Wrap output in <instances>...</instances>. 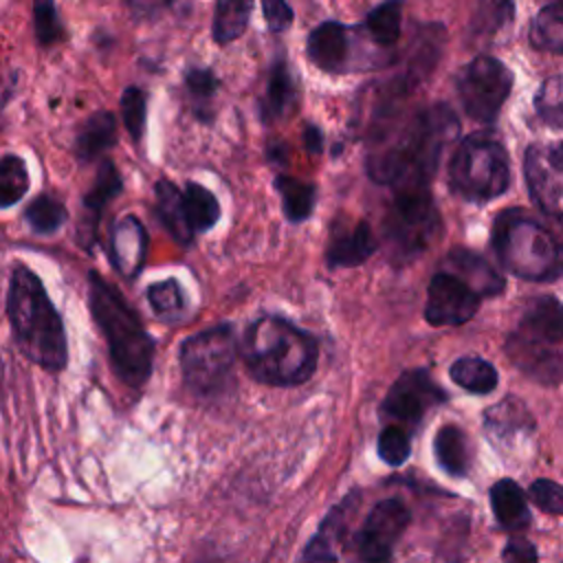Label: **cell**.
I'll use <instances>...</instances> for the list:
<instances>
[{
  "label": "cell",
  "instance_id": "cell-8",
  "mask_svg": "<svg viewBox=\"0 0 563 563\" xmlns=\"http://www.w3.org/2000/svg\"><path fill=\"white\" fill-rule=\"evenodd\" d=\"M451 189L471 200L486 202L501 196L510 183V163L504 145L490 134H471L449 163Z\"/></svg>",
  "mask_w": 563,
  "mask_h": 563
},
{
  "label": "cell",
  "instance_id": "cell-18",
  "mask_svg": "<svg viewBox=\"0 0 563 563\" xmlns=\"http://www.w3.org/2000/svg\"><path fill=\"white\" fill-rule=\"evenodd\" d=\"M378 249V242L367 222L358 220L352 227L334 229L328 242L325 262L330 268L361 266Z\"/></svg>",
  "mask_w": 563,
  "mask_h": 563
},
{
  "label": "cell",
  "instance_id": "cell-20",
  "mask_svg": "<svg viewBox=\"0 0 563 563\" xmlns=\"http://www.w3.org/2000/svg\"><path fill=\"white\" fill-rule=\"evenodd\" d=\"M444 264L449 273L462 277L479 297H493L504 290V277L482 255L468 249H453Z\"/></svg>",
  "mask_w": 563,
  "mask_h": 563
},
{
  "label": "cell",
  "instance_id": "cell-24",
  "mask_svg": "<svg viewBox=\"0 0 563 563\" xmlns=\"http://www.w3.org/2000/svg\"><path fill=\"white\" fill-rule=\"evenodd\" d=\"M114 136H117V121H114L112 112H108V110L95 112L92 117H88L84 121V125L79 128V132L75 136L77 158L84 163L95 161L114 143Z\"/></svg>",
  "mask_w": 563,
  "mask_h": 563
},
{
  "label": "cell",
  "instance_id": "cell-35",
  "mask_svg": "<svg viewBox=\"0 0 563 563\" xmlns=\"http://www.w3.org/2000/svg\"><path fill=\"white\" fill-rule=\"evenodd\" d=\"M26 163L15 154H4L0 161V205L7 209L24 198L29 191Z\"/></svg>",
  "mask_w": 563,
  "mask_h": 563
},
{
  "label": "cell",
  "instance_id": "cell-16",
  "mask_svg": "<svg viewBox=\"0 0 563 563\" xmlns=\"http://www.w3.org/2000/svg\"><path fill=\"white\" fill-rule=\"evenodd\" d=\"M110 262L123 277L132 279L145 264L147 231L136 216H123L117 220L110 233Z\"/></svg>",
  "mask_w": 563,
  "mask_h": 563
},
{
  "label": "cell",
  "instance_id": "cell-44",
  "mask_svg": "<svg viewBox=\"0 0 563 563\" xmlns=\"http://www.w3.org/2000/svg\"><path fill=\"white\" fill-rule=\"evenodd\" d=\"M262 11H264V20L273 33L288 29L295 18L292 9L286 0H262Z\"/></svg>",
  "mask_w": 563,
  "mask_h": 563
},
{
  "label": "cell",
  "instance_id": "cell-12",
  "mask_svg": "<svg viewBox=\"0 0 563 563\" xmlns=\"http://www.w3.org/2000/svg\"><path fill=\"white\" fill-rule=\"evenodd\" d=\"M479 295L457 275L440 271L427 288L424 319L431 325H462L479 308Z\"/></svg>",
  "mask_w": 563,
  "mask_h": 563
},
{
  "label": "cell",
  "instance_id": "cell-6",
  "mask_svg": "<svg viewBox=\"0 0 563 563\" xmlns=\"http://www.w3.org/2000/svg\"><path fill=\"white\" fill-rule=\"evenodd\" d=\"M508 358L532 380L556 385L563 380V303L537 297L523 310L506 339Z\"/></svg>",
  "mask_w": 563,
  "mask_h": 563
},
{
  "label": "cell",
  "instance_id": "cell-42",
  "mask_svg": "<svg viewBox=\"0 0 563 563\" xmlns=\"http://www.w3.org/2000/svg\"><path fill=\"white\" fill-rule=\"evenodd\" d=\"M530 501L548 515H563V484L552 479H534L528 488Z\"/></svg>",
  "mask_w": 563,
  "mask_h": 563
},
{
  "label": "cell",
  "instance_id": "cell-2",
  "mask_svg": "<svg viewBox=\"0 0 563 563\" xmlns=\"http://www.w3.org/2000/svg\"><path fill=\"white\" fill-rule=\"evenodd\" d=\"M7 317L20 352L48 372L66 365V332L42 279L24 264H15L7 290Z\"/></svg>",
  "mask_w": 563,
  "mask_h": 563
},
{
  "label": "cell",
  "instance_id": "cell-13",
  "mask_svg": "<svg viewBox=\"0 0 563 563\" xmlns=\"http://www.w3.org/2000/svg\"><path fill=\"white\" fill-rule=\"evenodd\" d=\"M444 400V389L429 376L427 369H407L387 391L383 400V411L394 420L418 424L431 407Z\"/></svg>",
  "mask_w": 563,
  "mask_h": 563
},
{
  "label": "cell",
  "instance_id": "cell-30",
  "mask_svg": "<svg viewBox=\"0 0 563 563\" xmlns=\"http://www.w3.org/2000/svg\"><path fill=\"white\" fill-rule=\"evenodd\" d=\"M253 0H216L213 9V40L229 44L238 40L251 20Z\"/></svg>",
  "mask_w": 563,
  "mask_h": 563
},
{
  "label": "cell",
  "instance_id": "cell-28",
  "mask_svg": "<svg viewBox=\"0 0 563 563\" xmlns=\"http://www.w3.org/2000/svg\"><path fill=\"white\" fill-rule=\"evenodd\" d=\"M402 26V0H385L374 7L365 22L363 31L376 46H394L400 37Z\"/></svg>",
  "mask_w": 563,
  "mask_h": 563
},
{
  "label": "cell",
  "instance_id": "cell-22",
  "mask_svg": "<svg viewBox=\"0 0 563 563\" xmlns=\"http://www.w3.org/2000/svg\"><path fill=\"white\" fill-rule=\"evenodd\" d=\"M490 508L504 530H523L530 526L526 493L512 479H499L490 488Z\"/></svg>",
  "mask_w": 563,
  "mask_h": 563
},
{
  "label": "cell",
  "instance_id": "cell-46",
  "mask_svg": "<svg viewBox=\"0 0 563 563\" xmlns=\"http://www.w3.org/2000/svg\"><path fill=\"white\" fill-rule=\"evenodd\" d=\"M303 145H306V150L310 154H319L321 152L323 134H321V130L317 125H310V123L303 125Z\"/></svg>",
  "mask_w": 563,
  "mask_h": 563
},
{
  "label": "cell",
  "instance_id": "cell-29",
  "mask_svg": "<svg viewBox=\"0 0 563 563\" xmlns=\"http://www.w3.org/2000/svg\"><path fill=\"white\" fill-rule=\"evenodd\" d=\"M275 189L282 198V207H284V216L290 222H301L306 220L312 209H314V198H317V189L310 183H303L295 176H286L279 174L275 176Z\"/></svg>",
  "mask_w": 563,
  "mask_h": 563
},
{
  "label": "cell",
  "instance_id": "cell-26",
  "mask_svg": "<svg viewBox=\"0 0 563 563\" xmlns=\"http://www.w3.org/2000/svg\"><path fill=\"white\" fill-rule=\"evenodd\" d=\"M435 457L438 464L455 477H462L468 473L471 468V449H468V438L464 435V431L455 424H444L438 433H435Z\"/></svg>",
  "mask_w": 563,
  "mask_h": 563
},
{
  "label": "cell",
  "instance_id": "cell-23",
  "mask_svg": "<svg viewBox=\"0 0 563 563\" xmlns=\"http://www.w3.org/2000/svg\"><path fill=\"white\" fill-rule=\"evenodd\" d=\"M484 424L490 435L504 438V440H510V438L523 435V433H532L537 427L528 407L515 396H508L501 402L493 405L484 413Z\"/></svg>",
  "mask_w": 563,
  "mask_h": 563
},
{
  "label": "cell",
  "instance_id": "cell-17",
  "mask_svg": "<svg viewBox=\"0 0 563 563\" xmlns=\"http://www.w3.org/2000/svg\"><path fill=\"white\" fill-rule=\"evenodd\" d=\"M306 51L317 68L325 73H343L350 57V33L341 22H321L310 31Z\"/></svg>",
  "mask_w": 563,
  "mask_h": 563
},
{
  "label": "cell",
  "instance_id": "cell-32",
  "mask_svg": "<svg viewBox=\"0 0 563 563\" xmlns=\"http://www.w3.org/2000/svg\"><path fill=\"white\" fill-rule=\"evenodd\" d=\"M451 380L455 385H460L462 389L471 391V394H490L497 383H499V376H497V369L479 358V356H462L457 358L451 369Z\"/></svg>",
  "mask_w": 563,
  "mask_h": 563
},
{
  "label": "cell",
  "instance_id": "cell-37",
  "mask_svg": "<svg viewBox=\"0 0 563 563\" xmlns=\"http://www.w3.org/2000/svg\"><path fill=\"white\" fill-rule=\"evenodd\" d=\"M539 119L550 128H563V73L545 79L534 95Z\"/></svg>",
  "mask_w": 563,
  "mask_h": 563
},
{
  "label": "cell",
  "instance_id": "cell-48",
  "mask_svg": "<svg viewBox=\"0 0 563 563\" xmlns=\"http://www.w3.org/2000/svg\"><path fill=\"white\" fill-rule=\"evenodd\" d=\"M561 2H563V0H561Z\"/></svg>",
  "mask_w": 563,
  "mask_h": 563
},
{
  "label": "cell",
  "instance_id": "cell-41",
  "mask_svg": "<svg viewBox=\"0 0 563 563\" xmlns=\"http://www.w3.org/2000/svg\"><path fill=\"white\" fill-rule=\"evenodd\" d=\"M411 444H409V435L405 433V429L396 427V424H387L380 435H378V455L391 464V466H400L407 457H409Z\"/></svg>",
  "mask_w": 563,
  "mask_h": 563
},
{
  "label": "cell",
  "instance_id": "cell-39",
  "mask_svg": "<svg viewBox=\"0 0 563 563\" xmlns=\"http://www.w3.org/2000/svg\"><path fill=\"white\" fill-rule=\"evenodd\" d=\"M185 86L189 90V97L194 101V110L198 114V119L209 121V103L216 95L218 88V79L213 75V70L209 68H189L185 75Z\"/></svg>",
  "mask_w": 563,
  "mask_h": 563
},
{
  "label": "cell",
  "instance_id": "cell-10",
  "mask_svg": "<svg viewBox=\"0 0 563 563\" xmlns=\"http://www.w3.org/2000/svg\"><path fill=\"white\" fill-rule=\"evenodd\" d=\"M455 86L464 112L475 121L490 123L510 95L512 73L497 57L479 55L460 70Z\"/></svg>",
  "mask_w": 563,
  "mask_h": 563
},
{
  "label": "cell",
  "instance_id": "cell-31",
  "mask_svg": "<svg viewBox=\"0 0 563 563\" xmlns=\"http://www.w3.org/2000/svg\"><path fill=\"white\" fill-rule=\"evenodd\" d=\"M530 44L545 53H563V2L545 4L532 20Z\"/></svg>",
  "mask_w": 563,
  "mask_h": 563
},
{
  "label": "cell",
  "instance_id": "cell-7",
  "mask_svg": "<svg viewBox=\"0 0 563 563\" xmlns=\"http://www.w3.org/2000/svg\"><path fill=\"white\" fill-rule=\"evenodd\" d=\"M394 198L385 211L383 238L396 266L409 264L424 253L440 233V213L429 187L391 189Z\"/></svg>",
  "mask_w": 563,
  "mask_h": 563
},
{
  "label": "cell",
  "instance_id": "cell-25",
  "mask_svg": "<svg viewBox=\"0 0 563 563\" xmlns=\"http://www.w3.org/2000/svg\"><path fill=\"white\" fill-rule=\"evenodd\" d=\"M154 194H156V211L161 216V222L169 231V235L180 244H189L194 240V231L187 224L183 189H178L172 180L163 178L156 183Z\"/></svg>",
  "mask_w": 563,
  "mask_h": 563
},
{
  "label": "cell",
  "instance_id": "cell-38",
  "mask_svg": "<svg viewBox=\"0 0 563 563\" xmlns=\"http://www.w3.org/2000/svg\"><path fill=\"white\" fill-rule=\"evenodd\" d=\"M33 33L42 46L64 40V24L59 20L55 0H33Z\"/></svg>",
  "mask_w": 563,
  "mask_h": 563
},
{
  "label": "cell",
  "instance_id": "cell-45",
  "mask_svg": "<svg viewBox=\"0 0 563 563\" xmlns=\"http://www.w3.org/2000/svg\"><path fill=\"white\" fill-rule=\"evenodd\" d=\"M176 0H125L134 20H154L158 13L169 9Z\"/></svg>",
  "mask_w": 563,
  "mask_h": 563
},
{
  "label": "cell",
  "instance_id": "cell-11",
  "mask_svg": "<svg viewBox=\"0 0 563 563\" xmlns=\"http://www.w3.org/2000/svg\"><path fill=\"white\" fill-rule=\"evenodd\" d=\"M409 526V510L400 499L378 501L365 519L356 550L363 563H389L398 539Z\"/></svg>",
  "mask_w": 563,
  "mask_h": 563
},
{
  "label": "cell",
  "instance_id": "cell-19",
  "mask_svg": "<svg viewBox=\"0 0 563 563\" xmlns=\"http://www.w3.org/2000/svg\"><path fill=\"white\" fill-rule=\"evenodd\" d=\"M356 497L350 495L345 501L334 506L330 515L323 519L319 532L308 541L303 550V561L306 563H334L339 559V550L345 537L347 528V515H350V504H354Z\"/></svg>",
  "mask_w": 563,
  "mask_h": 563
},
{
  "label": "cell",
  "instance_id": "cell-4",
  "mask_svg": "<svg viewBox=\"0 0 563 563\" xmlns=\"http://www.w3.org/2000/svg\"><path fill=\"white\" fill-rule=\"evenodd\" d=\"M317 354L312 334L275 314L255 319L242 341L246 369L266 385L306 383L317 367Z\"/></svg>",
  "mask_w": 563,
  "mask_h": 563
},
{
  "label": "cell",
  "instance_id": "cell-15",
  "mask_svg": "<svg viewBox=\"0 0 563 563\" xmlns=\"http://www.w3.org/2000/svg\"><path fill=\"white\" fill-rule=\"evenodd\" d=\"M123 189L121 176L114 167L112 161H103L97 169L95 183L90 191L81 200V213H79V224H77V242L84 251H92L95 240H97V227L103 213V207L117 198Z\"/></svg>",
  "mask_w": 563,
  "mask_h": 563
},
{
  "label": "cell",
  "instance_id": "cell-5",
  "mask_svg": "<svg viewBox=\"0 0 563 563\" xmlns=\"http://www.w3.org/2000/svg\"><path fill=\"white\" fill-rule=\"evenodd\" d=\"M493 249L501 266L521 279L552 282L563 275V242L521 209L497 216Z\"/></svg>",
  "mask_w": 563,
  "mask_h": 563
},
{
  "label": "cell",
  "instance_id": "cell-3",
  "mask_svg": "<svg viewBox=\"0 0 563 563\" xmlns=\"http://www.w3.org/2000/svg\"><path fill=\"white\" fill-rule=\"evenodd\" d=\"M88 303L95 323L106 336L117 376L128 387L139 389L152 374V336L121 292L97 273L88 275Z\"/></svg>",
  "mask_w": 563,
  "mask_h": 563
},
{
  "label": "cell",
  "instance_id": "cell-33",
  "mask_svg": "<svg viewBox=\"0 0 563 563\" xmlns=\"http://www.w3.org/2000/svg\"><path fill=\"white\" fill-rule=\"evenodd\" d=\"M147 301L154 314L167 323L178 321L187 312V297L178 279L167 277L147 286Z\"/></svg>",
  "mask_w": 563,
  "mask_h": 563
},
{
  "label": "cell",
  "instance_id": "cell-14",
  "mask_svg": "<svg viewBox=\"0 0 563 563\" xmlns=\"http://www.w3.org/2000/svg\"><path fill=\"white\" fill-rule=\"evenodd\" d=\"M523 176L534 205L563 227V167L554 165L543 147L530 145L523 158Z\"/></svg>",
  "mask_w": 563,
  "mask_h": 563
},
{
  "label": "cell",
  "instance_id": "cell-1",
  "mask_svg": "<svg viewBox=\"0 0 563 563\" xmlns=\"http://www.w3.org/2000/svg\"><path fill=\"white\" fill-rule=\"evenodd\" d=\"M460 121L446 103H435L409 119L394 139L367 158V174L391 189L429 187L444 147L457 136Z\"/></svg>",
  "mask_w": 563,
  "mask_h": 563
},
{
  "label": "cell",
  "instance_id": "cell-36",
  "mask_svg": "<svg viewBox=\"0 0 563 563\" xmlns=\"http://www.w3.org/2000/svg\"><path fill=\"white\" fill-rule=\"evenodd\" d=\"M515 15V0H477L471 29L477 37H490Z\"/></svg>",
  "mask_w": 563,
  "mask_h": 563
},
{
  "label": "cell",
  "instance_id": "cell-21",
  "mask_svg": "<svg viewBox=\"0 0 563 563\" xmlns=\"http://www.w3.org/2000/svg\"><path fill=\"white\" fill-rule=\"evenodd\" d=\"M297 103V81L284 57H277L268 68L266 92L262 99V119L277 121L286 117Z\"/></svg>",
  "mask_w": 563,
  "mask_h": 563
},
{
  "label": "cell",
  "instance_id": "cell-34",
  "mask_svg": "<svg viewBox=\"0 0 563 563\" xmlns=\"http://www.w3.org/2000/svg\"><path fill=\"white\" fill-rule=\"evenodd\" d=\"M68 213H66V207L53 198V196H37L24 211V220L26 224L31 227L33 233L37 235H51L55 233L64 222H66Z\"/></svg>",
  "mask_w": 563,
  "mask_h": 563
},
{
  "label": "cell",
  "instance_id": "cell-27",
  "mask_svg": "<svg viewBox=\"0 0 563 563\" xmlns=\"http://www.w3.org/2000/svg\"><path fill=\"white\" fill-rule=\"evenodd\" d=\"M183 200L187 224L194 231V235L209 231L220 220L218 198L200 183H187V187L183 189Z\"/></svg>",
  "mask_w": 563,
  "mask_h": 563
},
{
  "label": "cell",
  "instance_id": "cell-9",
  "mask_svg": "<svg viewBox=\"0 0 563 563\" xmlns=\"http://www.w3.org/2000/svg\"><path fill=\"white\" fill-rule=\"evenodd\" d=\"M235 354L238 341L229 323H220L185 339L178 352L185 383L198 396L211 398L224 394L233 380Z\"/></svg>",
  "mask_w": 563,
  "mask_h": 563
},
{
  "label": "cell",
  "instance_id": "cell-47",
  "mask_svg": "<svg viewBox=\"0 0 563 563\" xmlns=\"http://www.w3.org/2000/svg\"><path fill=\"white\" fill-rule=\"evenodd\" d=\"M548 156H550V161H552L554 165L563 167V141H561L559 145H554V147L548 152Z\"/></svg>",
  "mask_w": 563,
  "mask_h": 563
},
{
  "label": "cell",
  "instance_id": "cell-40",
  "mask_svg": "<svg viewBox=\"0 0 563 563\" xmlns=\"http://www.w3.org/2000/svg\"><path fill=\"white\" fill-rule=\"evenodd\" d=\"M121 114L125 130L134 141H141L145 132V119H147V95L139 86H128L121 92Z\"/></svg>",
  "mask_w": 563,
  "mask_h": 563
},
{
  "label": "cell",
  "instance_id": "cell-43",
  "mask_svg": "<svg viewBox=\"0 0 563 563\" xmlns=\"http://www.w3.org/2000/svg\"><path fill=\"white\" fill-rule=\"evenodd\" d=\"M504 563H539V552L526 537H512L501 550Z\"/></svg>",
  "mask_w": 563,
  "mask_h": 563
}]
</instances>
